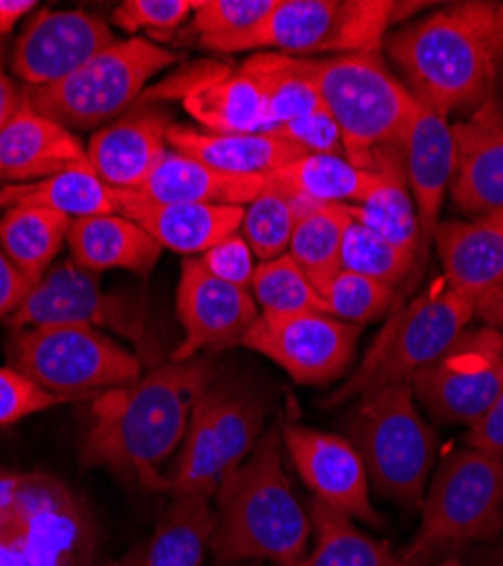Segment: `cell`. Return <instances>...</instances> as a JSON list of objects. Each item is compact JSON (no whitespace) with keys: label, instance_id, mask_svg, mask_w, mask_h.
Masks as SVG:
<instances>
[{"label":"cell","instance_id":"ac0fdd59","mask_svg":"<svg viewBox=\"0 0 503 566\" xmlns=\"http://www.w3.org/2000/svg\"><path fill=\"white\" fill-rule=\"evenodd\" d=\"M175 304L185 332V340L170 354L175 363L241 345L248 328L261 315L250 291L213 276L198 256H187L181 263Z\"/></svg>","mask_w":503,"mask_h":566},{"label":"cell","instance_id":"74e56055","mask_svg":"<svg viewBox=\"0 0 503 566\" xmlns=\"http://www.w3.org/2000/svg\"><path fill=\"white\" fill-rule=\"evenodd\" d=\"M252 297L261 315L327 313L317 289L289 252L256 265Z\"/></svg>","mask_w":503,"mask_h":566},{"label":"cell","instance_id":"d590c367","mask_svg":"<svg viewBox=\"0 0 503 566\" xmlns=\"http://www.w3.org/2000/svg\"><path fill=\"white\" fill-rule=\"evenodd\" d=\"M352 216L340 205H317L304 213L293 231L289 254L319 291L343 270V243Z\"/></svg>","mask_w":503,"mask_h":566},{"label":"cell","instance_id":"7c38bea8","mask_svg":"<svg viewBox=\"0 0 503 566\" xmlns=\"http://www.w3.org/2000/svg\"><path fill=\"white\" fill-rule=\"evenodd\" d=\"M51 324H82L112 332L132 343L144 367L161 365L164 343H159L144 300L103 291L101 274L75 265L71 259L45 272L8 319L12 332Z\"/></svg>","mask_w":503,"mask_h":566},{"label":"cell","instance_id":"f546056e","mask_svg":"<svg viewBox=\"0 0 503 566\" xmlns=\"http://www.w3.org/2000/svg\"><path fill=\"white\" fill-rule=\"evenodd\" d=\"M241 66L254 77L263 93L270 125L268 134L323 107L313 77V57L256 53Z\"/></svg>","mask_w":503,"mask_h":566},{"label":"cell","instance_id":"1f68e13d","mask_svg":"<svg viewBox=\"0 0 503 566\" xmlns=\"http://www.w3.org/2000/svg\"><path fill=\"white\" fill-rule=\"evenodd\" d=\"M12 207L53 209L73 220L118 213L116 193L91 168H77L28 184L0 186V211Z\"/></svg>","mask_w":503,"mask_h":566},{"label":"cell","instance_id":"f5cc1de1","mask_svg":"<svg viewBox=\"0 0 503 566\" xmlns=\"http://www.w3.org/2000/svg\"><path fill=\"white\" fill-rule=\"evenodd\" d=\"M485 566H503V544L488 553V562H485Z\"/></svg>","mask_w":503,"mask_h":566},{"label":"cell","instance_id":"4fadbf2b","mask_svg":"<svg viewBox=\"0 0 503 566\" xmlns=\"http://www.w3.org/2000/svg\"><path fill=\"white\" fill-rule=\"evenodd\" d=\"M263 419L265 406L252 390L213 381L193 406L168 476L170 492L216 499L224 479L254 451L263 436Z\"/></svg>","mask_w":503,"mask_h":566},{"label":"cell","instance_id":"ffe728a7","mask_svg":"<svg viewBox=\"0 0 503 566\" xmlns=\"http://www.w3.org/2000/svg\"><path fill=\"white\" fill-rule=\"evenodd\" d=\"M170 114L153 103H136L118 120L91 136L86 146L88 168L114 193H134L168 148Z\"/></svg>","mask_w":503,"mask_h":566},{"label":"cell","instance_id":"681fc988","mask_svg":"<svg viewBox=\"0 0 503 566\" xmlns=\"http://www.w3.org/2000/svg\"><path fill=\"white\" fill-rule=\"evenodd\" d=\"M474 317H481L485 326H492L503 334V283H499L496 289H492L476 302Z\"/></svg>","mask_w":503,"mask_h":566},{"label":"cell","instance_id":"816d5d0a","mask_svg":"<svg viewBox=\"0 0 503 566\" xmlns=\"http://www.w3.org/2000/svg\"><path fill=\"white\" fill-rule=\"evenodd\" d=\"M142 562H144V548H136V551H132L114 562H107L103 566H142Z\"/></svg>","mask_w":503,"mask_h":566},{"label":"cell","instance_id":"ab89813d","mask_svg":"<svg viewBox=\"0 0 503 566\" xmlns=\"http://www.w3.org/2000/svg\"><path fill=\"white\" fill-rule=\"evenodd\" d=\"M317 293L332 317L354 326L379 319L395 302V289L349 270L336 272Z\"/></svg>","mask_w":503,"mask_h":566},{"label":"cell","instance_id":"8fae6325","mask_svg":"<svg viewBox=\"0 0 503 566\" xmlns=\"http://www.w3.org/2000/svg\"><path fill=\"white\" fill-rule=\"evenodd\" d=\"M8 363L32 384L82 401L127 386L144 374V363L101 328L51 324L19 328L6 345Z\"/></svg>","mask_w":503,"mask_h":566},{"label":"cell","instance_id":"e0dca14e","mask_svg":"<svg viewBox=\"0 0 503 566\" xmlns=\"http://www.w3.org/2000/svg\"><path fill=\"white\" fill-rule=\"evenodd\" d=\"M120 39L112 25L84 10H36L21 30L10 71L25 88L60 84Z\"/></svg>","mask_w":503,"mask_h":566},{"label":"cell","instance_id":"603a6c76","mask_svg":"<svg viewBox=\"0 0 503 566\" xmlns=\"http://www.w3.org/2000/svg\"><path fill=\"white\" fill-rule=\"evenodd\" d=\"M88 168L86 148L64 125L34 112L28 101L0 129V186L28 184Z\"/></svg>","mask_w":503,"mask_h":566},{"label":"cell","instance_id":"f907efd6","mask_svg":"<svg viewBox=\"0 0 503 566\" xmlns=\"http://www.w3.org/2000/svg\"><path fill=\"white\" fill-rule=\"evenodd\" d=\"M34 0H0V36L10 34L23 17L34 12Z\"/></svg>","mask_w":503,"mask_h":566},{"label":"cell","instance_id":"e575fe53","mask_svg":"<svg viewBox=\"0 0 503 566\" xmlns=\"http://www.w3.org/2000/svg\"><path fill=\"white\" fill-rule=\"evenodd\" d=\"M308 518L315 544L297 566H401L386 544L365 535L345 512L313 499Z\"/></svg>","mask_w":503,"mask_h":566},{"label":"cell","instance_id":"ba28073f","mask_svg":"<svg viewBox=\"0 0 503 566\" xmlns=\"http://www.w3.org/2000/svg\"><path fill=\"white\" fill-rule=\"evenodd\" d=\"M181 55L148 36H129L45 88H25L28 105L71 132L103 129L142 101L148 84Z\"/></svg>","mask_w":503,"mask_h":566},{"label":"cell","instance_id":"8992f818","mask_svg":"<svg viewBox=\"0 0 503 566\" xmlns=\"http://www.w3.org/2000/svg\"><path fill=\"white\" fill-rule=\"evenodd\" d=\"M319 101L336 120L345 157L373 170L379 150L399 146L418 98L375 53H349L313 60Z\"/></svg>","mask_w":503,"mask_h":566},{"label":"cell","instance_id":"5b68a950","mask_svg":"<svg viewBox=\"0 0 503 566\" xmlns=\"http://www.w3.org/2000/svg\"><path fill=\"white\" fill-rule=\"evenodd\" d=\"M413 6L395 0H274L272 12L250 30L196 41L209 53H375L388 28Z\"/></svg>","mask_w":503,"mask_h":566},{"label":"cell","instance_id":"f35d334b","mask_svg":"<svg viewBox=\"0 0 503 566\" xmlns=\"http://www.w3.org/2000/svg\"><path fill=\"white\" fill-rule=\"evenodd\" d=\"M416 261L418 256L413 252L390 243L352 218L343 243V270L370 276L395 289L413 270Z\"/></svg>","mask_w":503,"mask_h":566},{"label":"cell","instance_id":"7a4b0ae2","mask_svg":"<svg viewBox=\"0 0 503 566\" xmlns=\"http://www.w3.org/2000/svg\"><path fill=\"white\" fill-rule=\"evenodd\" d=\"M413 96L442 118L490 103L503 60L501 3H455L388 39Z\"/></svg>","mask_w":503,"mask_h":566},{"label":"cell","instance_id":"6da1fadb","mask_svg":"<svg viewBox=\"0 0 503 566\" xmlns=\"http://www.w3.org/2000/svg\"><path fill=\"white\" fill-rule=\"evenodd\" d=\"M211 384L209 360H168L96 395L82 438V467L109 469L148 492H170L161 467L185 442L193 406Z\"/></svg>","mask_w":503,"mask_h":566},{"label":"cell","instance_id":"3957f363","mask_svg":"<svg viewBox=\"0 0 503 566\" xmlns=\"http://www.w3.org/2000/svg\"><path fill=\"white\" fill-rule=\"evenodd\" d=\"M282 444L280 429L263 431L248 460L220 485L209 546L220 562L297 566L308 555L311 518L286 476Z\"/></svg>","mask_w":503,"mask_h":566},{"label":"cell","instance_id":"d4e9b609","mask_svg":"<svg viewBox=\"0 0 503 566\" xmlns=\"http://www.w3.org/2000/svg\"><path fill=\"white\" fill-rule=\"evenodd\" d=\"M168 148L234 177H268L304 155L268 132L220 134L177 123L168 129Z\"/></svg>","mask_w":503,"mask_h":566},{"label":"cell","instance_id":"83f0119b","mask_svg":"<svg viewBox=\"0 0 503 566\" xmlns=\"http://www.w3.org/2000/svg\"><path fill=\"white\" fill-rule=\"evenodd\" d=\"M263 186L265 177L224 175L187 155L168 150L132 196L161 205L248 207L263 191Z\"/></svg>","mask_w":503,"mask_h":566},{"label":"cell","instance_id":"bcb514c9","mask_svg":"<svg viewBox=\"0 0 503 566\" xmlns=\"http://www.w3.org/2000/svg\"><path fill=\"white\" fill-rule=\"evenodd\" d=\"M34 283L25 279L0 248V322H8L25 302Z\"/></svg>","mask_w":503,"mask_h":566},{"label":"cell","instance_id":"db71d44e","mask_svg":"<svg viewBox=\"0 0 503 566\" xmlns=\"http://www.w3.org/2000/svg\"><path fill=\"white\" fill-rule=\"evenodd\" d=\"M436 566H463L459 559H453V557H449V559H444V562H440V564H436Z\"/></svg>","mask_w":503,"mask_h":566},{"label":"cell","instance_id":"9c48e42d","mask_svg":"<svg viewBox=\"0 0 503 566\" xmlns=\"http://www.w3.org/2000/svg\"><path fill=\"white\" fill-rule=\"evenodd\" d=\"M503 531V455L474 447L444 458L422 507L418 535L401 566H418L436 553L490 542Z\"/></svg>","mask_w":503,"mask_h":566},{"label":"cell","instance_id":"30bf717a","mask_svg":"<svg viewBox=\"0 0 503 566\" xmlns=\"http://www.w3.org/2000/svg\"><path fill=\"white\" fill-rule=\"evenodd\" d=\"M349 433L370 483L401 507H416L433 469L436 433L422 419L410 384L358 397Z\"/></svg>","mask_w":503,"mask_h":566},{"label":"cell","instance_id":"44dd1931","mask_svg":"<svg viewBox=\"0 0 503 566\" xmlns=\"http://www.w3.org/2000/svg\"><path fill=\"white\" fill-rule=\"evenodd\" d=\"M399 150L408 191L413 196L425 250L433 243L440 227L444 198L455 172V134L453 125L418 101L401 134Z\"/></svg>","mask_w":503,"mask_h":566},{"label":"cell","instance_id":"60d3db41","mask_svg":"<svg viewBox=\"0 0 503 566\" xmlns=\"http://www.w3.org/2000/svg\"><path fill=\"white\" fill-rule=\"evenodd\" d=\"M274 8V0H198L189 34L200 39L237 34L261 23Z\"/></svg>","mask_w":503,"mask_h":566},{"label":"cell","instance_id":"7402d4cb","mask_svg":"<svg viewBox=\"0 0 503 566\" xmlns=\"http://www.w3.org/2000/svg\"><path fill=\"white\" fill-rule=\"evenodd\" d=\"M455 172L451 198L470 220L503 224V118L481 107L453 125Z\"/></svg>","mask_w":503,"mask_h":566},{"label":"cell","instance_id":"7bdbcfd3","mask_svg":"<svg viewBox=\"0 0 503 566\" xmlns=\"http://www.w3.org/2000/svg\"><path fill=\"white\" fill-rule=\"evenodd\" d=\"M75 399L60 397L32 384L28 376L19 374L12 367H0V429H8L12 423L51 410Z\"/></svg>","mask_w":503,"mask_h":566},{"label":"cell","instance_id":"ee69618b","mask_svg":"<svg viewBox=\"0 0 503 566\" xmlns=\"http://www.w3.org/2000/svg\"><path fill=\"white\" fill-rule=\"evenodd\" d=\"M198 259L213 276L227 283H234V286L252 293V281H254L259 261L241 231L227 235L224 241H220Z\"/></svg>","mask_w":503,"mask_h":566},{"label":"cell","instance_id":"8d00e7d4","mask_svg":"<svg viewBox=\"0 0 503 566\" xmlns=\"http://www.w3.org/2000/svg\"><path fill=\"white\" fill-rule=\"evenodd\" d=\"M315 207L317 202L289 193L265 177L263 191L245 207L241 222V233L256 261L265 263L286 254L300 218Z\"/></svg>","mask_w":503,"mask_h":566},{"label":"cell","instance_id":"484cf974","mask_svg":"<svg viewBox=\"0 0 503 566\" xmlns=\"http://www.w3.org/2000/svg\"><path fill=\"white\" fill-rule=\"evenodd\" d=\"M66 245L71 261L88 272L127 270L144 279L150 276L164 250L142 224L123 213L71 220Z\"/></svg>","mask_w":503,"mask_h":566},{"label":"cell","instance_id":"836d02e7","mask_svg":"<svg viewBox=\"0 0 503 566\" xmlns=\"http://www.w3.org/2000/svg\"><path fill=\"white\" fill-rule=\"evenodd\" d=\"M66 213L41 207H12L0 213V248L34 286L53 268L69 241Z\"/></svg>","mask_w":503,"mask_h":566},{"label":"cell","instance_id":"4316f807","mask_svg":"<svg viewBox=\"0 0 503 566\" xmlns=\"http://www.w3.org/2000/svg\"><path fill=\"white\" fill-rule=\"evenodd\" d=\"M436 250L442 279L474 304L503 283V224L501 222H440Z\"/></svg>","mask_w":503,"mask_h":566},{"label":"cell","instance_id":"7dc6e473","mask_svg":"<svg viewBox=\"0 0 503 566\" xmlns=\"http://www.w3.org/2000/svg\"><path fill=\"white\" fill-rule=\"evenodd\" d=\"M468 447L503 455V392L488 410V415L470 429Z\"/></svg>","mask_w":503,"mask_h":566},{"label":"cell","instance_id":"5bb4252c","mask_svg":"<svg viewBox=\"0 0 503 566\" xmlns=\"http://www.w3.org/2000/svg\"><path fill=\"white\" fill-rule=\"evenodd\" d=\"M410 390L438 421L472 429L503 392V334L492 326L465 332L410 379Z\"/></svg>","mask_w":503,"mask_h":566},{"label":"cell","instance_id":"4dcf8cb0","mask_svg":"<svg viewBox=\"0 0 503 566\" xmlns=\"http://www.w3.org/2000/svg\"><path fill=\"white\" fill-rule=\"evenodd\" d=\"M216 531V510L209 499L172 494L144 546L142 566H200Z\"/></svg>","mask_w":503,"mask_h":566},{"label":"cell","instance_id":"d6a6232c","mask_svg":"<svg viewBox=\"0 0 503 566\" xmlns=\"http://www.w3.org/2000/svg\"><path fill=\"white\" fill-rule=\"evenodd\" d=\"M268 179L317 205L354 207L370 196L379 172L363 170L343 155H302Z\"/></svg>","mask_w":503,"mask_h":566},{"label":"cell","instance_id":"f1b7e54d","mask_svg":"<svg viewBox=\"0 0 503 566\" xmlns=\"http://www.w3.org/2000/svg\"><path fill=\"white\" fill-rule=\"evenodd\" d=\"M373 170L379 172L377 186L360 205L347 207L349 216L390 243L420 256L425 250L422 229L413 196L408 191L399 146L379 150L373 159Z\"/></svg>","mask_w":503,"mask_h":566},{"label":"cell","instance_id":"f6af8a7d","mask_svg":"<svg viewBox=\"0 0 503 566\" xmlns=\"http://www.w3.org/2000/svg\"><path fill=\"white\" fill-rule=\"evenodd\" d=\"M272 136H280L295 148H300L304 155H343V138L336 120L329 116L325 105L317 112L297 118L277 132H272Z\"/></svg>","mask_w":503,"mask_h":566},{"label":"cell","instance_id":"277c9868","mask_svg":"<svg viewBox=\"0 0 503 566\" xmlns=\"http://www.w3.org/2000/svg\"><path fill=\"white\" fill-rule=\"evenodd\" d=\"M88 503L45 471L0 469V566H98Z\"/></svg>","mask_w":503,"mask_h":566},{"label":"cell","instance_id":"2e32d148","mask_svg":"<svg viewBox=\"0 0 503 566\" xmlns=\"http://www.w3.org/2000/svg\"><path fill=\"white\" fill-rule=\"evenodd\" d=\"M179 101L209 132H268V112L259 84L243 66L216 60L179 66L166 80L148 86L139 103Z\"/></svg>","mask_w":503,"mask_h":566},{"label":"cell","instance_id":"9a60e30c","mask_svg":"<svg viewBox=\"0 0 503 566\" xmlns=\"http://www.w3.org/2000/svg\"><path fill=\"white\" fill-rule=\"evenodd\" d=\"M360 326L327 313L259 315L241 347L280 365L295 384L329 386L349 369Z\"/></svg>","mask_w":503,"mask_h":566},{"label":"cell","instance_id":"b9f144b4","mask_svg":"<svg viewBox=\"0 0 503 566\" xmlns=\"http://www.w3.org/2000/svg\"><path fill=\"white\" fill-rule=\"evenodd\" d=\"M196 8L198 0H125L114 10L112 23L127 34L148 30L161 39L185 25Z\"/></svg>","mask_w":503,"mask_h":566},{"label":"cell","instance_id":"cb8c5ba5","mask_svg":"<svg viewBox=\"0 0 503 566\" xmlns=\"http://www.w3.org/2000/svg\"><path fill=\"white\" fill-rule=\"evenodd\" d=\"M118 213L142 224L170 252L200 256L227 235L241 231L245 207L227 205H161L132 193H116Z\"/></svg>","mask_w":503,"mask_h":566},{"label":"cell","instance_id":"d6986e66","mask_svg":"<svg viewBox=\"0 0 503 566\" xmlns=\"http://www.w3.org/2000/svg\"><path fill=\"white\" fill-rule=\"evenodd\" d=\"M282 440L315 501H323L365 524H379L370 501L368 469L352 440L300 423H284Z\"/></svg>","mask_w":503,"mask_h":566},{"label":"cell","instance_id":"c3c4849f","mask_svg":"<svg viewBox=\"0 0 503 566\" xmlns=\"http://www.w3.org/2000/svg\"><path fill=\"white\" fill-rule=\"evenodd\" d=\"M25 105V88H21L8 73L6 43L0 41V129H3Z\"/></svg>","mask_w":503,"mask_h":566},{"label":"cell","instance_id":"52a82bcc","mask_svg":"<svg viewBox=\"0 0 503 566\" xmlns=\"http://www.w3.org/2000/svg\"><path fill=\"white\" fill-rule=\"evenodd\" d=\"M474 313L472 300L455 293L444 279L438 281L384 324L349 379L323 406L336 408L395 384H410L468 332Z\"/></svg>","mask_w":503,"mask_h":566}]
</instances>
